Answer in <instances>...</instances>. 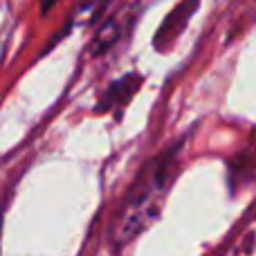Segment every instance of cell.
I'll return each instance as SVG.
<instances>
[{
	"instance_id": "6da1fadb",
	"label": "cell",
	"mask_w": 256,
	"mask_h": 256,
	"mask_svg": "<svg viewBox=\"0 0 256 256\" xmlns=\"http://www.w3.org/2000/svg\"><path fill=\"white\" fill-rule=\"evenodd\" d=\"M182 144L184 140L176 142L171 148L155 155L150 162H146L140 168L117 209L115 218H112L110 240L115 248L130 243L137 234H142L158 218L164 198L171 189V182L178 173V155L182 150Z\"/></svg>"
},
{
	"instance_id": "7a4b0ae2",
	"label": "cell",
	"mask_w": 256,
	"mask_h": 256,
	"mask_svg": "<svg viewBox=\"0 0 256 256\" xmlns=\"http://www.w3.org/2000/svg\"><path fill=\"white\" fill-rule=\"evenodd\" d=\"M142 84H144V76L137 74V72H130V74H124L122 79L112 81L106 88V92L102 94V99L97 102L94 110L97 112H117V117H120L124 106L132 99V94L140 90Z\"/></svg>"
},
{
	"instance_id": "3957f363",
	"label": "cell",
	"mask_w": 256,
	"mask_h": 256,
	"mask_svg": "<svg viewBox=\"0 0 256 256\" xmlns=\"http://www.w3.org/2000/svg\"><path fill=\"white\" fill-rule=\"evenodd\" d=\"M124 14L126 12L115 14V16H110L108 20H104L102 25L97 27L92 40H90V54H92V56H102L108 50L115 48V43L122 38V34H124Z\"/></svg>"
}]
</instances>
